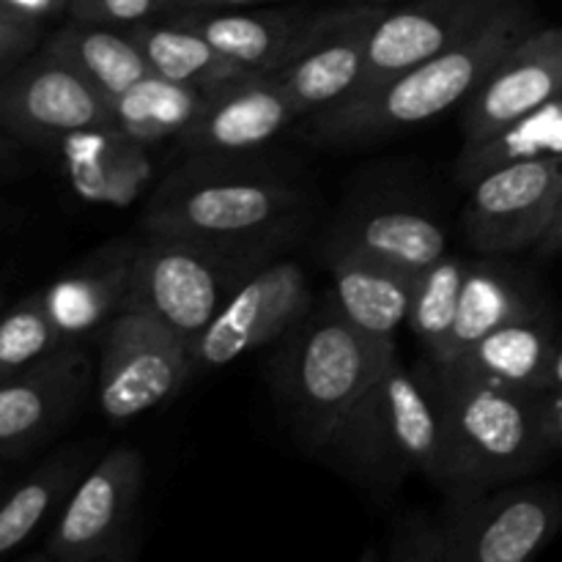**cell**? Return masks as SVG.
Segmentation results:
<instances>
[{"mask_svg":"<svg viewBox=\"0 0 562 562\" xmlns=\"http://www.w3.org/2000/svg\"><path fill=\"white\" fill-rule=\"evenodd\" d=\"M333 252H349L420 274L448 256V236L437 220L417 209H373L346 220L335 236Z\"/></svg>","mask_w":562,"mask_h":562,"instance_id":"obj_20","label":"cell"},{"mask_svg":"<svg viewBox=\"0 0 562 562\" xmlns=\"http://www.w3.org/2000/svg\"><path fill=\"white\" fill-rule=\"evenodd\" d=\"M300 119L274 75H247L209 91L181 146L192 154H241L261 148Z\"/></svg>","mask_w":562,"mask_h":562,"instance_id":"obj_16","label":"cell"},{"mask_svg":"<svg viewBox=\"0 0 562 562\" xmlns=\"http://www.w3.org/2000/svg\"><path fill=\"white\" fill-rule=\"evenodd\" d=\"M192 27L245 69L272 75L289 66L311 38L318 14L300 9H190L165 14Z\"/></svg>","mask_w":562,"mask_h":562,"instance_id":"obj_17","label":"cell"},{"mask_svg":"<svg viewBox=\"0 0 562 562\" xmlns=\"http://www.w3.org/2000/svg\"><path fill=\"white\" fill-rule=\"evenodd\" d=\"M467 272H470V261L445 256L415 278L406 327L417 335L431 362L439 360L445 344H448Z\"/></svg>","mask_w":562,"mask_h":562,"instance_id":"obj_28","label":"cell"},{"mask_svg":"<svg viewBox=\"0 0 562 562\" xmlns=\"http://www.w3.org/2000/svg\"><path fill=\"white\" fill-rule=\"evenodd\" d=\"M135 247L108 252V258L93 261L80 278L60 280L47 294V305L58 322L64 338L69 333H82L102 322L115 305L124 307L130 291V269Z\"/></svg>","mask_w":562,"mask_h":562,"instance_id":"obj_26","label":"cell"},{"mask_svg":"<svg viewBox=\"0 0 562 562\" xmlns=\"http://www.w3.org/2000/svg\"><path fill=\"white\" fill-rule=\"evenodd\" d=\"M187 3H190V0H157V5H159V16L173 14V11H181V9H184Z\"/></svg>","mask_w":562,"mask_h":562,"instance_id":"obj_38","label":"cell"},{"mask_svg":"<svg viewBox=\"0 0 562 562\" xmlns=\"http://www.w3.org/2000/svg\"><path fill=\"white\" fill-rule=\"evenodd\" d=\"M113 130L110 102L66 60L42 47L0 80V132L22 143H53Z\"/></svg>","mask_w":562,"mask_h":562,"instance_id":"obj_11","label":"cell"},{"mask_svg":"<svg viewBox=\"0 0 562 562\" xmlns=\"http://www.w3.org/2000/svg\"><path fill=\"white\" fill-rule=\"evenodd\" d=\"M69 5L71 0H0V11L33 25H44L55 16H69Z\"/></svg>","mask_w":562,"mask_h":562,"instance_id":"obj_33","label":"cell"},{"mask_svg":"<svg viewBox=\"0 0 562 562\" xmlns=\"http://www.w3.org/2000/svg\"><path fill=\"white\" fill-rule=\"evenodd\" d=\"M143 456L130 445L108 450L71 492L47 552L60 562L126 558L140 519Z\"/></svg>","mask_w":562,"mask_h":562,"instance_id":"obj_10","label":"cell"},{"mask_svg":"<svg viewBox=\"0 0 562 562\" xmlns=\"http://www.w3.org/2000/svg\"><path fill=\"white\" fill-rule=\"evenodd\" d=\"M562 390V346H558L552 357V366H549L547 373V384H543V393H558Z\"/></svg>","mask_w":562,"mask_h":562,"instance_id":"obj_37","label":"cell"},{"mask_svg":"<svg viewBox=\"0 0 562 562\" xmlns=\"http://www.w3.org/2000/svg\"><path fill=\"white\" fill-rule=\"evenodd\" d=\"M562 201V157L516 159L472 181L467 239L483 256L541 245Z\"/></svg>","mask_w":562,"mask_h":562,"instance_id":"obj_9","label":"cell"},{"mask_svg":"<svg viewBox=\"0 0 562 562\" xmlns=\"http://www.w3.org/2000/svg\"><path fill=\"white\" fill-rule=\"evenodd\" d=\"M541 300L525 285L519 274L497 267V263H472L461 289L459 313L448 335L437 366H448L464 355L472 344L486 338L494 329L519 318L541 316Z\"/></svg>","mask_w":562,"mask_h":562,"instance_id":"obj_22","label":"cell"},{"mask_svg":"<svg viewBox=\"0 0 562 562\" xmlns=\"http://www.w3.org/2000/svg\"><path fill=\"white\" fill-rule=\"evenodd\" d=\"M258 247L148 236L135 247L124 307L148 313L192 349L228 296L252 274Z\"/></svg>","mask_w":562,"mask_h":562,"instance_id":"obj_6","label":"cell"},{"mask_svg":"<svg viewBox=\"0 0 562 562\" xmlns=\"http://www.w3.org/2000/svg\"><path fill=\"white\" fill-rule=\"evenodd\" d=\"M384 3H351L318 11L316 27L302 53L272 71L300 115H316L351 97L362 77L368 36Z\"/></svg>","mask_w":562,"mask_h":562,"instance_id":"obj_15","label":"cell"},{"mask_svg":"<svg viewBox=\"0 0 562 562\" xmlns=\"http://www.w3.org/2000/svg\"><path fill=\"white\" fill-rule=\"evenodd\" d=\"M154 16H159L157 0H71L69 5V20L115 27H135Z\"/></svg>","mask_w":562,"mask_h":562,"instance_id":"obj_31","label":"cell"},{"mask_svg":"<svg viewBox=\"0 0 562 562\" xmlns=\"http://www.w3.org/2000/svg\"><path fill=\"white\" fill-rule=\"evenodd\" d=\"M355 3H387V0H355Z\"/></svg>","mask_w":562,"mask_h":562,"instance_id":"obj_39","label":"cell"},{"mask_svg":"<svg viewBox=\"0 0 562 562\" xmlns=\"http://www.w3.org/2000/svg\"><path fill=\"white\" fill-rule=\"evenodd\" d=\"M505 3L508 0H412L395 9L384 5L368 36L366 66L351 97L373 91L401 71L461 44Z\"/></svg>","mask_w":562,"mask_h":562,"instance_id":"obj_13","label":"cell"},{"mask_svg":"<svg viewBox=\"0 0 562 562\" xmlns=\"http://www.w3.org/2000/svg\"><path fill=\"white\" fill-rule=\"evenodd\" d=\"M562 530V494L514 488L481 497L459 494L437 521L398 536L390 558L406 562H525Z\"/></svg>","mask_w":562,"mask_h":562,"instance_id":"obj_5","label":"cell"},{"mask_svg":"<svg viewBox=\"0 0 562 562\" xmlns=\"http://www.w3.org/2000/svg\"><path fill=\"white\" fill-rule=\"evenodd\" d=\"M75 481V467L53 464L27 483H22L3 505H0V554H9L42 525L60 494Z\"/></svg>","mask_w":562,"mask_h":562,"instance_id":"obj_30","label":"cell"},{"mask_svg":"<svg viewBox=\"0 0 562 562\" xmlns=\"http://www.w3.org/2000/svg\"><path fill=\"white\" fill-rule=\"evenodd\" d=\"M53 55L80 71L108 102L151 75L140 44L130 27L71 20L42 44Z\"/></svg>","mask_w":562,"mask_h":562,"instance_id":"obj_23","label":"cell"},{"mask_svg":"<svg viewBox=\"0 0 562 562\" xmlns=\"http://www.w3.org/2000/svg\"><path fill=\"white\" fill-rule=\"evenodd\" d=\"M294 187L272 176H192L170 181L146 206L148 236L258 247L296 214Z\"/></svg>","mask_w":562,"mask_h":562,"instance_id":"obj_7","label":"cell"},{"mask_svg":"<svg viewBox=\"0 0 562 562\" xmlns=\"http://www.w3.org/2000/svg\"><path fill=\"white\" fill-rule=\"evenodd\" d=\"M554 351H558L554 329L541 313L494 329L445 368L488 387L510 390L519 395H541Z\"/></svg>","mask_w":562,"mask_h":562,"instance_id":"obj_19","label":"cell"},{"mask_svg":"<svg viewBox=\"0 0 562 562\" xmlns=\"http://www.w3.org/2000/svg\"><path fill=\"white\" fill-rule=\"evenodd\" d=\"M324 453L366 486L404 477H442V417L431 371H409L395 357L340 420Z\"/></svg>","mask_w":562,"mask_h":562,"instance_id":"obj_3","label":"cell"},{"mask_svg":"<svg viewBox=\"0 0 562 562\" xmlns=\"http://www.w3.org/2000/svg\"><path fill=\"white\" fill-rule=\"evenodd\" d=\"M395 357V344L362 333L333 300L307 313L291 329L280 362V390L296 442L307 453H324L340 420Z\"/></svg>","mask_w":562,"mask_h":562,"instance_id":"obj_2","label":"cell"},{"mask_svg":"<svg viewBox=\"0 0 562 562\" xmlns=\"http://www.w3.org/2000/svg\"><path fill=\"white\" fill-rule=\"evenodd\" d=\"M532 25L525 0H508L486 25L456 47L401 71L373 91L313 115L311 135L324 146H360L412 130L467 102L499 58Z\"/></svg>","mask_w":562,"mask_h":562,"instance_id":"obj_1","label":"cell"},{"mask_svg":"<svg viewBox=\"0 0 562 562\" xmlns=\"http://www.w3.org/2000/svg\"><path fill=\"white\" fill-rule=\"evenodd\" d=\"M536 157H562V93L499 135L488 137L477 146H467L459 170L472 184L499 165Z\"/></svg>","mask_w":562,"mask_h":562,"instance_id":"obj_27","label":"cell"},{"mask_svg":"<svg viewBox=\"0 0 562 562\" xmlns=\"http://www.w3.org/2000/svg\"><path fill=\"white\" fill-rule=\"evenodd\" d=\"M562 93V27H530L467 99V146L488 140Z\"/></svg>","mask_w":562,"mask_h":562,"instance_id":"obj_14","label":"cell"},{"mask_svg":"<svg viewBox=\"0 0 562 562\" xmlns=\"http://www.w3.org/2000/svg\"><path fill=\"white\" fill-rule=\"evenodd\" d=\"M42 36L44 25H33L0 11V80L9 77L36 49Z\"/></svg>","mask_w":562,"mask_h":562,"instance_id":"obj_32","label":"cell"},{"mask_svg":"<svg viewBox=\"0 0 562 562\" xmlns=\"http://www.w3.org/2000/svg\"><path fill=\"white\" fill-rule=\"evenodd\" d=\"M541 256H558L562 250V201H560V209H558V217H554L552 228H549V234L543 236L541 245L536 247Z\"/></svg>","mask_w":562,"mask_h":562,"instance_id":"obj_36","label":"cell"},{"mask_svg":"<svg viewBox=\"0 0 562 562\" xmlns=\"http://www.w3.org/2000/svg\"><path fill=\"white\" fill-rule=\"evenodd\" d=\"M538 428L549 450L562 448V390L558 393L536 395Z\"/></svg>","mask_w":562,"mask_h":562,"instance_id":"obj_34","label":"cell"},{"mask_svg":"<svg viewBox=\"0 0 562 562\" xmlns=\"http://www.w3.org/2000/svg\"><path fill=\"white\" fill-rule=\"evenodd\" d=\"M130 31L146 55L148 69L165 80L181 82V86L198 88V91H214L239 77L258 75L220 53L209 38L181 25L173 16H154Z\"/></svg>","mask_w":562,"mask_h":562,"instance_id":"obj_24","label":"cell"},{"mask_svg":"<svg viewBox=\"0 0 562 562\" xmlns=\"http://www.w3.org/2000/svg\"><path fill=\"white\" fill-rule=\"evenodd\" d=\"M192 371V349L173 329L148 313L121 307L99 351V406L110 420H132L179 393Z\"/></svg>","mask_w":562,"mask_h":562,"instance_id":"obj_8","label":"cell"},{"mask_svg":"<svg viewBox=\"0 0 562 562\" xmlns=\"http://www.w3.org/2000/svg\"><path fill=\"white\" fill-rule=\"evenodd\" d=\"M280 3V0H190L181 11L190 9H250V5H269ZM176 14V11H173Z\"/></svg>","mask_w":562,"mask_h":562,"instance_id":"obj_35","label":"cell"},{"mask_svg":"<svg viewBox=\"0 0 562 562\" xmlns=\"http://www.w3.org/2000/svg\"><path fill=\"white\" fill-rule=\"evenodd\" d=\"M64 340L47 296H33L0 318V382L55 351Z\"/></svg>","mask_w":562,"mask_h":562,"instance_id":"obj_29","label":"cell"},{"mask_svg":"<svg viewBox=\"0 0 562 562\" xmlns=\"http://www.w3.org/2000/svg\"><path fill=\"white\" fill-rule=\"evenodd\" d=\"M442 417V477L459 494L499 486L530 472L549 453L538 428L536 395L472 382L428 360Z\"/></svg>","mask_w":562,"mask_h":562,"instance_id":"obj_4","label":"cell"},{"mask_svg":"<svg viewBox=\"0 0 562 562\" xmlns=\"http://www.w3.org/2000/svg\"><path fill=\"white\" fill-rule=\"evenodd\" d=\"M333 302L355 327L382 344H395V335L409 318L412 291L417 274L368 261V258L333 252Z\"/></svg>","mask_w":562,"mask_h":562,"instance_id":"obj_21","label":"cell"},{"mask_svg":"<svg viewBox=\"0 0 562 562\" xmlns=\"http://www.w3.org/2000/svg\"><path fill=\"white\" fill-rule=\"evenodd\" d=\"M307 311L311 289L300 263L278 261L258 267L192 344V366L195 371L231 366L239 357L291 335Z\"/></svg>","mask_w":562,"mask_h":562,"instance_id":"obj_12","label":"cell"},{"mask_svg":"<svg viewBox=\"0 0 562 562\" xmlns=\"http://www.w3.org/2000/svg\"><path fill=\"white\" fill-rule=\"evenodd\" d=\"M91 379L82 349H55L0 382V445L47 431L80 401Z\"/></svg>","mask_w":562,"mask_h":562,"instance_id":"obj_18","label":"cell"},{"mask_svg":"<svg viewBox=\"0 0 562 562\" xmlns=\"http://www.w3.org/2000/svg\"><path fill=\"white\" fill-rule=\"evenodd\" d=\"M209 91L165 80L159 75L143 77L137 86L110 102L113 130L135 143H159L181 137L206 104Z\"/></svg>","mask_w":562,"mask_h":562,"instance_id":"obj_25","label":"cell"}]
</instances>
